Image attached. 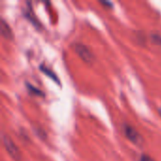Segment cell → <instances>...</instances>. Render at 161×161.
Instances as JSON below:
<instances>
[{
  "label": "cell",
  "mask_w": 161,
  "mask_h": 161,
  "mask_svg": "<svg viewBox=\"0 0 161 161\" xmlns=\"http://www.w3.org/2000/svg\"><path fill=\"white\" fill-rule=\"evenodd\" d=\"M27 87H28V89H29V91H31V92H34V93H36V94H41V95H42V93L40 92V90H38V89H36V88H34L33 86H29V85H27Z\"/></svg>",
  "instance_id": "cell-6"
},
{
  "label": "cell",
  "mask_w": 161,
  "mask_h": 161,
  "mask_svg": "<svg viewBox=\"0 0 161 161\" xmlns=\"http://www.w3.org/2000/svg\"><path fill=\"white\" fill-rule=\"evenodd\" d=\"M141 161H155L151 157L147 156V155H142L141 157Z\"/></svg>",
  "instance_id": "cell-7"
},
{
  "label": "cell",
  "mask_w": 161,
  "mask_h": 161,
  "mask_svg": "<svg viewBox=\"0 0 161 161\" xmlns=\"http://www.w3.org/2000/svg\"><path fill=\"white\" fill-rule=\"evenodd\" d=\"M101 4H102V5H104V6H106V5H109V6H112V4H111L110 2H105V1H101Z\"/></svg>",
  "instance_id": "cell-9"
},
{
  "label": "cell",
  "mask_w": 161,
  "mask_h": 161,
  "mask_svg": "<svg viewBox=\"0 0 161 161\" xmlns=\"http://www.w3.org/2000/svg\"><path fill=\"white\" fill-rule=\"evenodd\" d=\"M3 144L7 151V153L9 155V157L15 161H20L22 159V154L20 152V149L18 146L13 142V141L10 139L8 135L4 134L3 135Z\"/></svg>",
  "instance_id": "cell-1"
},
{
  "label": "cell",
  "mask_w": 161,
  "mask_h": 161,
  "mask_svg": "<svg viewBox=\"0 0 161 161\" xmlns=\"http://www.w3.org/2000/svg\"><path fill=\"white\" fill-rule=\"evenodd\" d=\"M0 32H1V35L7 40H11L13 38V33L11 31L10 26L3 18L0 19Z\"/></svg>",
  "instance_id": "cell-4"
},
{
  "label": "cell",
  "mask_w": 161,
  "mask_h": 161,
  "mask_svg": "<svg viewBox=\"0 0 161 161\" xmlns=\"http://www.w3.org/2000/svg\"><path fill=\"white\" fill-rule=\"evenodd\" d=\"M74 48L76 52V54L80 57L82 60H84L87 63H92L95 59V57L93 53L88 48L87 45L81 43V42H75L74 45Z\"/></svg>",
  "instance_id": "cell-3"
},
{
  "label": "cell",
  "mask_w": 161,
  "mask_h": 161,
  "mask_svg": "<svg viewBox=\"0 0 161 161\" xmlns=\"http://www.w3.org/2000/svg\"><path fill=\"white\" fill-rule=\"evenodd\" d=\"M124 133L125 137L135 145L142 146L143 144V138L141 135V133L132 125H124Z\"/></svg>",
  "instance_id": "cell-2"
},
{
  "label": "cell",
  "mask_w": 161,
  "mask_h": 161,
  "mask_svg": "<svg viewBox=\"0 0 161 161\" xmlns=\"http://www.w3.org/2000/svg\"><path fill=\"white\" fill-rule=\"evenodd\" d=\"M40 69H41V71L42 72V73H44L47 76H49L50 78H52L53 80H55L57 83H59V81H58V77L56 76V75L50 70V69H48L46 66H43V65H41L40 66Z\"/></svg>",
  "instance_id": "cell-5"
},
{
  "label": "cell",
  "mask_w": 161,
  "mask_h": 161,
  "mask_svg": "<svg viewBox=\"0 0 161 161\" xmlns=\"http://www.w3.org/2000/svg\"><path fill=\"white\" fill-rule=\"evenodd\" d=\"M154 40H155L157 42H161V37H159V36L155 35V36H154Z\"/></svg>",
  "instance_id": "cell-8"
}]
</instances>
